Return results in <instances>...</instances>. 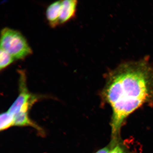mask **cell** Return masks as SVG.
<instances>
[{
  "label": "cell",
  "mask_w": 153,
  "mask_h": 153,
  "mask_svg": "<svg viewBox=\"0 0 153 153\" xmlns=\"http://www.w3.org/2000/svg\"><path fill=\"white\" fill-rule=\"evenodd\" d=\"M105 94L112 109L114 140L126 118L153 98V67L148 58L120 65L110 74Z\"/></svg>",
  "instance_id": "1"
},
{
  "label": "cell",
  "mask_w": 153,
  "mask_h": 153,
  "mask_svg": "<svg viewBox=\"0 0 153 153\" xmlns=\"http://www.w3.org/2000/svg\"><path fill=\"white\" fill-rule=\"evenodd\" d=\"M1 48L16 60H22L32 53L25 38L18 30L8 27L1 31Z\"/></svg>",
  "instance_id": "2"
},
{
  "label": "cell",
  "mask_w": 153,
  "mask_h": 153,
  "mask_svg": "<svg viewBox=\"0 0 153 153\" xmlns=\"http://www.w3.org/2000/svg\"><path fill=\"white\" fill-rule=\"evenodd\" d=\"M19 94L16 100L10 108L8 111L13 116L18 114L24 106L31 107L37 100V97L29 92L26 85V74L23 71H19Z\"/></svg>",
  "instance_id": "3"
},
{
  "label": "cell",
  "mask_w": 153,
  "mask_h": 153,
  "mask_svg": "<svg viewBox=\"0 0 153 153\" xmlns=\"http://www.w3.org/2000/svg\"><path fill=\"white\" fill-rule=\"evenodd\" d=\"M77 1L76 0L62 1L59 22L65 23L72 19L76 14Z\"/></svg>",
  "instance_id": "4"
},
{
  "label": "cell",
  "mask_w": 153,
  "mask_h": 153,
  "mask_svg": "<svg viewBox=\"0 0 153 153\" xmlns=\"http://www.w3.org/2000/svg\"><path fill=\"white\" fill-rule=\"evenodd\" d=\"M62 1H57L51 4L46 12L47 20L51 27H55L59 25Z\"/></svg>",
  "instance_id": "5"
},
{
  "label": "cell",
  "mask_w": 153,
  "mask_h": 153,
  "mask_svg": "<svg viewBox=\"0 0 153 153\" xmlns=\"http://www.w3.org/2000/svg\"><path fill=\"white\" fill-rule=\"evenodd\" d=\"M14 126H30L38 130L40 132L42 131V129L32 122L29 117L28 112H19L14 115Z\"/></svg>",
  "instance_id": "6"
},
{
  "label": "cell",
  "mask_w": 153,
  "mask_h": 153,
  "mask_svg": "<svg viewBox=\"0 0 153 153\" xmlns=\"http://www.w3.org/2000/svg\"><path fill=\"white\" fill-rule=\"evenodd\" d=\"M14 126V116L8 111L2 113L0 116V130L4 131Z\"/></svg>",
  "instance_id": "7"
},
{
  "label": "cell",
  "mask_w": 153,
  "mask_h": 153,
  "mask_svg": "<svg viewBox=\"0 0 153 153\" xmlns=\"http://www.w3.org/2000/svg\"><path fill=\"white\" fill-rule=\"evenodd\" d=\"M15 59L6 51L1 48L0 50V69H4L14 62Z\"/></svg>",
  "instance_id": "8"
},
{
  "label": "cell",
  "mask_w": 153,
  "mask_h": 153,
  "mask_svg": "<svg viewBox=\"0 0 153 153\" xmlns=\"http://www.w3.org/2000/svg\"><path fill=\"white\" fill-rule=\"evenodd\" d=\"M109 153H126L125 151L121 146L117 145L111 149Z\"/></svg>",
  "instance_id": "9"
},
{
  "label": "cell",
  "mask_w": 153,
  "mask_h": 153,
  "mask_svg": "<svg viewBox=\"0 0 153 153\" xmlns=\"http://www.w3.org/2000/svg\"><path fill=\"white\" fill-rule=\"evenodd\" d=\"M111 149L110 147L108 146L101 149L96 153H109Z\"/></svg>",
  "instance_id": "10"
}]
</instances>
